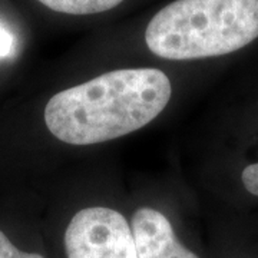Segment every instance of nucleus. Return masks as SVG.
I'll return each mask as SVG.
<instances>
[{
	"label": "nucleus",
	"instance_id": "nucleus-1",
	"mask_svg": "<svg viewBox=\"0 0 258 258\" xmlns=\"http://www.w3.org/2000/svg\"><path fill=\"white\" fill-rule=\"evenodd\" d=\"M171 95V81L159 69L112 71L53 95L45 122L62 142L93 145L148 125L165 109Z\"/></svg>",
	"mask_w": 258,
	"mask_h": 258
},
{
	"label": "nucleus",
	"instance_id": "nucleus-2",
	"mask_svg": "<svg viewBox=\"0 0 258 258\" xmlns=\"http://www.w3.org/2000/svg\"><path fill=\"white\" fill-rule=\"evenodd\" d=\"M258 39V0H175L145 30L154 55L192 60L241 50Z\"/></svg>",
	"mask_w": 258,
	"mask_h": 258
},
{
	"label": "nucleus",
	"instance_id": "nucleus-3",
	"mask_svg": "<svg viewBox=\"0 0 258 258\" xmlns=\"http://www.w3.org/2000/svg\"><path fill=\"white\" fill-rule=\"evenodd\" d=\"M64 248L68 258H138L125 217L106 207L76 212L64 232Z\"/></svg>",
	"mask_w": 258,
	"mask_h": 258
},
{
	"label": "nucleus",
	"instance_id": "nucleus-4",
	"mask_svg": "<svg viewBox=\"0 0 258 258\" xmlns=\"http://www.w3.org/2000/svg\"><path fill=\"white\" fill-rule=\"evenodd\" d=\"M138 258H200L175 237L171 222L154 208H139L131 221Z\"/></svg>",
	"mask_w": 258,
	"mask_h": 258
},
{
	"label": "nucleus",
	"instance_id": "nucleus-5",
	"mask_svg": "<svg viewBox=\"0 0 258 258\" xmlns=\"http://www.w3.org/2000/svg\"><path fill=\"white\" fill-rule=\"evenodd\" d=\"M49 9L66 15H95L111 10L123 0H39Z\"/></svg>",
	"mask_w": 258,
	"mask_h": 258
},
{
	"label": "nucleus",
	"instance_id": "nucleus-6",
	"mask_svg": "<svg viewBox=\"0 0 258 258\" xmlns=\"http://www.w3.org/2000/svg\"><path fill=\"white\" fill-rule=\"evenodd\" d=\"M0 258H43L35 252H25L18 249L10 240L0 231Z\"/></svg>",
	"mask_w": 258,
	"mask_h": 258
},
{
	"label": "nucleus",
	"instance_id": "nucleus-7",
	"mask_svg": "<svg viewBox=\"0 0 258 258\" xmlns=\"http://www.w3.org/2000/svg\"><path fill=\"white\" fill-rule=\"evenodd\" d=\"M242 184L245 186V189L252 195L258 197V164H252L244 168L242 174H241Z\"/></svg>",
	"mask_w": 258,
	"mask_h": 258
},
{
	"label": "nucleus",
	"instance_id": "nucleus-8",
	"mask_svg": "<svg viewBox=\"0 0 258 258\" xmlns=\"http://www.w3.org/2000/svg\"><path fill=\"white\" fill-rule=\"evenodd\" d=\"M15 46V39L8 29L0 26V59L12 55Z\"/></svg>",
	"mask_w": 258,
	"mask_h": 258
}]
</instances>
